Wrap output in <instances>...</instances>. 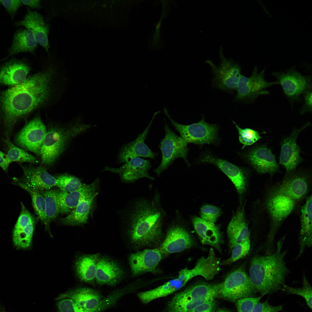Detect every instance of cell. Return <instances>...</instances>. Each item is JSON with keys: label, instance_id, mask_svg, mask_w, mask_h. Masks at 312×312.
<instances>
[{"label": "cell", "instance_id": "cell-1", "mask_svg": "<svg viewBox=\"0 0 312 312\" xmlns=\"http://www.w3.org/2000/svg\"><path fill=\"white\" fill-rule=\"evenodd\" d=\"M54 73L48 69L0 92V118L9 136L16 122L47 103L54 92Z\"/></svg>", "mask_w": 312, "mask_h": 312}, {"label": "cell", "instance_id": "cell-2", "mask_svg": "<svg viewBox=\"0 0 312 312\" xmlns=\"http://www.w3.org/2000/svg\"><path fill=\"white\" fill-rule=\"evenodd\" d=\"M126 211L123 218V233L128 246L134 249L155 246L162 237V224L165 212L159 196L136 201Z\"/></svg>", "mask_w": 312, "mask_h": 312}, {"label": "cell", "instance_id": "cell-3", "mask_svg": "<svg viewBox=\"0 0 312 312\" xmlns=\"http://www.w3.org/2000/svg\"><path fill=\"white\" fill-rule=\"evenodd\" d=\"M285 239L284 236L278 240L272 254L256 255L251 260L249 277L257 292L262 296L281 290L289 273L284 259L287 250H282Z\"/></svg>", "mask_w": 312, "mask_h": 312}, {"label": "cell", "instance_id": "cell-4", "mask_svg": "<svg viewBox=\"0 0 312 312\" xmlns=\"http://www.w3.org/2000/svg\"><path fill=\"white\" fill-rule=\"evenodd\" d=\"M90 125L79 122L68 125H55L47 131L40 152L42 164H53L64 151L69 142L88 129Z\"/></svg>", "mask_w": 312, "mask_h": 312}, {"label": "cell", "instance_id": "cell-5", "mask_svg": "<svg viewBox=\"0 0 312 312\" xmlns=\"http://www.w3.org/2000/svg\"><path fill=\"white\" fill-rule=\"evenodd\" d=\"M297 203L274 187L268 193L265 206L270 220L269 230L263 244L267 255L274 251L275 236L285 220L293 211Z\"/></svg>", "mask_w": 312, "mask_h": 312}, {"label": "cell", "instance_id": "cell-6", "mask_svg": "<svg viewBox=\"0 0 312 312\" xmlns=\"http://www.w3.org/2000/svg\"><path fill=\"white\" fill-rule=\"evenodd\" d=\"M257 293L242 266L229 273L224 281L219 283L217 298L233 302L242 298L254 297Z\"/></svg>", "mask_w": 312, "mask_h": 312}, {"label": "cell", "instance_id": "cell-7", "mask_svg": "<svg viewBox=\"0 0 312 312\" xmlns=\"http://www.w3.org/2000/svg\"><path fill=\"white\" fill-rule=\"evenodd\" d=\"M274 77L282 88L284 94L293 107L295 103L300 101L302 96L312 89L311 76L303 75L293 67L285 71L274 72Z\"/></svg>", "mask_w": 312, "mask_h": 312}, {"label": "cell", "instance_id": "cell-8", "mask_svg": "<svg viewBox=\"0 0 312 312\" xmlns=\"http://www.w3.org/2000/svg\"><path fill=\"white\" fill-rule=\"evenodd\" d=\"M266 68L258 72L255 67L251 75L247 77L241 75L237 89L236 100L246 102L254 101L259 96L268 94V88L274 85H279L277 80L269 81L265 78Z\"/></svg>", "mask_w": 312, "mask_h": 312}, {"label": "cell", "instance_id": "cell-9", "mask_svg": "<svg viewBox=\"0 0 312 312\" xmlns=\"http://www.w3.org/2000/svg\"><path fill=\"white\" fill-rule=\"evenodd\" d=\"M164 129L165 135L159 146L162 153L161 161L160 165L154 170L158 176L167 169L178 158H183L187 165H190L187 159L189 151L188 143L172 131L166 122Z\"/></svg>", "mask_w": 312, "mask_h": 312}, {"label": "cell", "instance_id": "cell-10", "mask_svg": "<svg viewBox=\"0 0 312 312\" xmlns=\"http://www.w3.org/2000/svg\"><path fill=\"white\" fill-rule=\"evenodd\" d=\"M163 110L180 137L188 144H209L214 142L217 140L218 129L216 125L207 122L203 118L196 123L188 125L181 124L171 118L166 108Z\"/></svg>", "mask_w": 312, "mask_h": 312}, {"label": "cell", "instance_id": "cell-11", "mask_svg": "<svg viewBox=\"0 0 312 312\" xmlns=\"http://www.w3.org/2000/svg\"><path fill=\"white\" fill-rule=\"evenodd\" d=\"M219 56L220 63L216 65L211 60L206 61L211 66L213 75V84L221 90L232 92L237 90L242 75L241 67L238 63L231 59H226L220 48Z\"/></svg>", "mask_w": 312, "mask_h": 312}, {"label": "cell", "instance_id": "cell-12", "mask_svg": "<svg viewBox=\"0 0 312 312\" xmlns=\"http://www.w3.org/2000/svg\"><path fill=\"white\" fill-rule=\"evenodd\" d=\"M311 186L310 174L305 170L296 169L286 173L282 181L274 187L298 203L306 196Z\"/></svg>", "mask_w": 312, "mask_h": 312}, {"label": "cell", "instance_id": "cell-13", "mask_svg": "<svg viewBox=\"0 0 312 312\" xmlns=\"http://www.w3.org/2000/svg\"><path fill=\"white\" fill-rule=\"evenodd\" d=\"M47 132L41 118L36 116L27 123L17 135L15 141L23 148L40 155Z\"/></svg>", "mask_w": 312, "mask_h": 312}, {"label": "cell", "instance_id": "cell-14", "mask_svg": "<svg viewBox=\"0 0 312 312\" xmlns=\"http://www.w3.org/2000/svg\"><path fill=\"white\" fill-rule=\"evenodd\" d=\"M64 298L73 300L78 307L85 312H100L106 308L105 299L95 289L80 287L60 294L56 300Z\"/></svg>", "mask_w": 312, "mask_h": 312}, {"label": "cell", "instance_id": "cell-15", "mask_svg": "<svg viewBox=\"0 0 312 312\" xmlns=\"http://www.w3.org/2000/svg\"><path fill=\"white\" fill-rule=\"evenodd\" d=\"M126 275V271L120 261L101 254L96 263V285L115 286L124 279Z\"/></svg>", "mask_w": 312, "mask_h": 312}, {"label": "cell", "instance_id": "cell-16", "mask_svg": "<svg viewBox=\"0 0 312 312\" xmlns=\"http://www.w3.org/2000/svg\"><path fill=\"white\" fill-rule=\"evenodd\" d=\"M21 205V212L12 231V239L16 250H26L31 245L36 219L23 203Z\"/></svg>", "mask_w": 312, "mask_h": 312}, {"label": "cell", "instance_id": "cell-17", "mask_svg": "<svg viewBox=\"0 0 312 312\" xmlns=\"http://www.w3.org/2000/svg\"><path fill=\"white\" fill-rule=\"evenodd\" d=\"M310 125L308 122L299 128L293 130L288 136L283 138L281 142L279 163L286 169V173L296 170L303 159L300 155L301 150L297 144V139L300 133Z\"/></svg>", "mask_w": 312, "mask_h": 312}, {"label": "cell", "instance_id": "cell-18", "mask_svg": "<svg viewBox=\"0 0 312 312\" xmlns=\"http://www.w3.org/2000/svg\"><path fill=\"white\" fill-rule=\"evenodd\" d=\"M20 166L23 175L21 178H14V184H23L40 191L49 190L56 186L55 177L50 174L45 167L31 164Z\"/></svg>", "mask_w": 312, "mask_h": 312}, {"label": "cell", "instance_id": "cell-19", "mask_svg": "<svg viewBox=\"0 0 312 312\" xmlns=\"http://www.w3.org/2000/svg\"><path fill=\"white\" fill-rule=\"evenodd\" d=\"M100 180L98 178L89 184L84 183L79 189L67 192L56 190V196L59 202L60 213L69 214L84 199L98 194Z\"/></svg>", "mask_w": 312, "mask_h": 312}, {"label": "cell", "instance_id": "cell-20", "mask_svg": "<svg viewBox=\"0 0 312 312\" xmlns=\"http://www.w3.org/2000/svg\"><path fill=\"white\" fill-rule=\"evenodd\" d=\"M245 157L259 174H268L272 176L279 170L274 155L265 144L255 146L246 153Z\"/></svg>", "mask_w": 312, "mask_h": 312}, {"label": "cell", "instance_id": "cell-21", "mask_svg": "<svg viewBox=\"0 0 312 312\" xmlns=\"http://www.w3.org/2000/svg\"><path fill=\"white\" fill-rule=\"evenodd\" d=\"M151 166L149 160L137 157L131 159L119 168L106 166L102 171L118 174L122 182L131 183L144 178L154 180L155 178L151 176L148 172Z\"/></svg>", "mask_w": 312, "mask_h": 312}, {"label": "cell", "instance_id": "cell-22", "mask_svg": "<svg viewBox=\"0 0 312 312\" xmlns=\"http://www.w3.org/2000/svg\"><path fill=\"white\" fill-rule=\"evenodd\" d=\"M162 258L159 249H146L132 253L128 259L131 276L135 277L147 272L155 273Z\"/></svg>", "mask_w": 312, "mask_h": 312}, {"label": "cell", "instance_id": "cell-23", "mask_svg": "<svg viewBox=\"0 0 312 312\" xmlns=\"http://www.w3.org/2000/svg\"><path fill=\"white\" fill-rule=\"evenodd\" d=\"M200 160L203 162L213 164L218 167L231 180L240 196L245 193L248 185V174L244 169L210 154L204 155Z\"/></svg>", "mask_w": 312, "mask_h": 312}, {"label": "cell", "instance_id": "cell-24", "mask_svg": "<svg viewBox=\"0 0 312 312\" xmlns=\"http://www.w3.org/2000/svg\"><path fill=\"white\" fill-rule=\"evenodd\" d=\"M159 112L154 113L147 127L134 141L125 144L121 147L118 156V163H126L137 157L155 159L157 153L153 152L145 143L144 141L156 115Z\"/></svg>", "mask_w": 312, "mask_h": 312}, {"label": "cell", "instance_id": "cell-25", "mask_svg": "<svg viewBox=\"0 0 312 312\" xmlns=\"http://www.w3.org/2000/svg\"><path fill=\"white\" fill-rule=\"evenodd\" d=\"M16 27L23 26L31 30L38 44L49 53L50 45L48 40L49 27L44 21L43 16L36 11L28 9L24 18L15 23Z\"/></svg>", "mask_w": 312, "mask_h": 312}, {"label": "cell", "instance_id": "cell-26", "mask_svg": "<svg viewBox=\"0 0 312 312\" xmlns=\"http://www.w3.org/2000/svg\"><path fill=\"white\" fill-rule=\"evenodd\" d=\"M194 244L192 237L182 226L174 225L168 230L165 238L159 249L166 254L179 252L191 247Z\"/></svg>", "mask_w": 312, "mask_h": 312}, {"label": "cell", "instance_id": "cell-27", "mask_svg": "<svg viewBox=\"0 0 312 312\" xmlns=\"http://www.w3.org/2000/svg\"><path fill=\"white\" fill-rule=\"evenodd\" d=\"M30 70L25 61L13 59L0 66V85L13 86L24 81Z\"/></svg>", "mask_w": 312, "mask_h": 312}, {"label": "cell", "instance_id": "cell-28", "mask_svg": "<svg viewBox=\"0 0 312 312\" xmlns=\"http://www.w3.org/2000/svg\"><path fill=\"white\" fill-rule=\"evenodd\" d=\"M192 221L201 243L211 246L222 252L221 246L223 240L220 226L197 216L193 217Z\"/></svg>", "mask_w": 312, "mask_h": 312}, {"label": "cell", "instance_id": "cell-29", "mask_svg": "<svg viewBox=\"0 0 312 312\" xmlns=\"http://www.w3.org/2000/svg\"><path fill=\"white\" fill-rule=\"evenodd\" d=\"M191 279L182 269L177 278L171 280L156 288L139 293L138 296L141 302L146 304L159 298L167 296L184 286Z\"/></svg>", "mask_w": 312, "mask_h": 312}, {"label": "cell", "instance_id": "cell-30", "mask_svg": "<svg viewBox=\"0 0 312 312\" xmlns=\"http://www.w3.org/2000/svg\"><path fill=\"white\" fill-rule=\"evenodd\" d=\"M312 195L307 197L301 209L300 229L298 237L299 251L296 259L302 255L306 248L312 245Z\"/></svg>", "mask_w": 312, "mask_h": 312}, {"label": "cell", "instance_id": "cell-31", "mask_svg": "<svg viewBox=\"0 0 312 312\" xmlns=\"http://www.w3.org/2000/svg\"><path fill=\"white\" fill-rule=\"evenodd\" d=\"M227 233L231 250L250 235L243 207L239 209L232 217L228 226Z\"/></svg>", "mask_w": 312, "mask_h": 312}, {"label": "cell", "instance_id": "cell-32", "mask_svg": "<svg viewBox=\"0 0 312 312\" xmlns=\"http://www.w3.org/2000/svg\"><path fill=\"white\" fill-rule=\"evenodd\" d=\"M101 255L100 253L85 254L77 259L75 269L77 275L81 281L96 286V263Z\"/></svg>", "mask_w": 312, "mask_h": 312}, {"label": "cell", "instance_id": "cell-33", "mask_svg": "<svg viewBox=\"0 0 312 312\" xmlns=\"http://www.w3.org/2000/svg\"><path fill=\"white\" fill-rule=\"evenodd\" d=\"M96 196L82 200L67 216L61 219L62 223L66 225L80 226L88 223L89 215H92L95 209Z\"/></svg>", "mask_w": 312, "mask_h": 312}, {"label": "cell", "instance_id": "cell-34", "mask_svg": "<svg viewBox=\"0 0 312 312\" xmlns=\"http://www.w3.org/2000/svg\"><path fill=\"white\" fill-rule=\"evenodd\" d=\"M38 47L32 31L28 29H20L16 31L11 47L8 51V55L4 60L14 55L21 52H29L34 55Z\"/></svg>", "mask_w": 312, "mask_h": 312}, {"label": "cell", "instance_id": "cell-35", "mask_svg": "<svg viewBox=\"0 0 312 312\" xmlns=\"http://www.w3.org/2000/svg\"><path fill=\"white\" fill-rule=\"evenodd\" d=\"M27 191L30 195L32 205L34 211L41 222L44 224L47 230L49 229V225L47 222L46 213L45 202L42 191L33 188L21 183L16 184Z\"/></svg>", "mask_w": 312, "mask_h": 312}, {"label": "cell", "instance_id": "cell-36", "mask_svg": "<svg viewBox=\"0 0 312 312\" xmlns=\"http://www.w3.org/2000/svg\"><path fill=\"white\" fill-rule=\"evenodd\" d=\"M4 141L7 146L6 155L10 163L13 162H27L31 163L38 162L35 157L15 146L9 138L4 139Z\"/></svg>", "mask_w": 312, "mask_h": 312}, {"label": "cell", "instance_id": "cell-37", "mask_svg": "<svg viewBox=\"0 0 312 312\" xmlns=\"http://www.w3.org/2000/svg\"><path fill=\"white\" fill-rule=\"evenodd\" d=\"M42 192L45 199L46 217L49 224L60 213L56 190L51 189Z\"/></svg>", "mask_w": 312, "mask_h": 312}, {"label": "cell", "instance_id": "cell-38", "mask_svg": "<svg viewBox=\"0 0 312 312\" xmlns=\"http://www.w3.org/2000/svg\"><path fill=\"white\" fill-rule=\"evenodd\" d=\"M281 290L287 294L302 296L305 300L308 306L312 309V287L304 274L303 276L302 287H294L284 284L283 285Z\"/></svg>", "mask_w": 312, "mask_h": 312}, {"label": "cell", "instance_id": "cell-39", "mask_svg": "<svg viewBox=\"0 0 312 312\" xmlns=\"http://www.w3.org/2000/svg\"><path fill=\"white\" fill-rule=\"evenodd\" d=\"M56 186L60 190L70 192L76 190L83 185L79 178L69 174H64L57 176Z\"/></svg>", "mask_w": 312, "mask_h": 312}, {"label": "cell", "instance_id": "cell-40", "mask_svg": "<svg viewBox=\"0 0 312 312\" xmlns=\"http://www.w3.org/2000/svg\"><path fill=\"white\" fill-rule=\"evenodd\" d=\"M250 248V235L244 241L236 245L232 250L231 256L220 263L223 265H229L245 257Z\"/></svg>", "mask_w": 312, "mask_h": 312}, {"label": "cell", "instance_id": "cell-41", "mask_svg": "<svg viewBox=\"0 0 312 312\" xmlns=\"http://www.w3.org/2000/svg\"><path fill=\"white\" fill-rule=\"evenodd\" d=\"M233 122L238 131L239 141L243 145L242 149L253 144L262 138L258 131L248 128H242L235 122Z\"/></svg>", "mask_w": 312, "mask_h": 312}, {"label": "cell", "instance_id": "cell-42", "mask_svg": "<svg viewBox=\"0 0 312 312\" xmlns=\"http://www.w3.org/2000/svg\"><path fill=\"white\" fill-rule=\"evenodd\" d=\"M221 213V210L219 208L208 204L202 206L200 210L201 218L214 223Z\"/></svg>", "mask_w": 312, "mask_h": 312}, {"label": "cell", "instance_id": "cell-43", "mask_svg": "<svg viewBox=\"0 0 312 312\" xmlns=\"http://www.w3.org/2000/svg\"><path fill=\"white\" fill-rule=\"evenodd\" d=\"M263 296L249 297L240 299L236 301L237 312H252L256 304Z\"/></svg>", "mask_w": 312, "mask_h": 312}, {"label": "cell", "instance_id": "cell-44", "mask_svg": "<svg viewBox=\"0 0 312 312\" xmlns=\"http://www.w3.org/2000/svg\"><path fill=\"white\" fill-rule=\"evenodd\" d=\"M57 301L56 305L58 312H85L70 298H64Z\"/></svg>", "mask_w": 312, "mask_h": 312}, {"label": "cell", "instance_id": "cell-45", "mask_svg": "<svg viewBox=\"0 0 312 312\" xmlns=\"http://www.w3.org/2000/svg\"><path fill=\"white\" fill-rule=\"evenodd\" d=\"M0 3L12 19L14 18L18 9L23 5L21 0H0Z\"/></svg>", "mask_w": 312, "mask_h": 312}, {"label": "cell", "instance_id": "cell-46", "mask_svg": "<svg viewBox=\"0 0 312 312\" xmlns=\"http://www.w3.org/2000/svg\"><path fill=\"white\" fill-rule=\"evenodd\" d=\"M283 306L282 305L276 306L271 305L267 300L257 303L252 312H278L282 310Z\"/></svg>", "mask_w": 312, "mask_h": 312}, {"label": "cell", "instance_id": "cell-47", "mask_svg": "<svg viewBox=\"0 0 312 312\" xmlns=\"http://www.w3.org/2000/svg\"><path fill=\"white\" fill-rule=\"evenodd\" d=\"M312 89L309 90L303 94L304 103L299 110L300 114L302 115L307 112H312Z\"/></svg>", "mask_w": 312, "mask_h": 312}, {"label": "cell", "instance_id": "cell-48", "mask_svg": "<svg viewBox=\"0 0 312 312\" xmlns=\"http://www.w3.org/2000/svg\"><path fill=\"white\" fill-rule=\"evenodd\" d=\"M215 304V300L207 301L197 305L188 312H213Z\"/></svg>", "mask_w": 312, "mask_h": 312}, {"label": "cell", "instance_id": "cell-49", "mask_svg": "<svg viewBox=\"0 0 312 312\" xmlns=\"http://www.w3.org/2000/svg\"><path fill=\"white\" fill-rule=\"evenodd\" d=\"M23 5H26L30 8L40 9L41 8L40 0H21Z\"/></svg>", "mask_w": 312, "mask_h": 312}, {"label": "cell", "instance_id": "cell-50", "mask_svg": "<svg viewBox=\"0 0 312 312\" xmlns=\"http://www.w3.org/2000/svg\"><path fill=\"white\" fill-rule=\"evenodd\" d=\"M10 164L6 154L0 151V167L4 171H6Z\"/></svg>", "mask_w": 312, "mask_h": 312}, {"label": "cell", "instance_id": "cell-51", "mask_svg": "<svg viewBox=\"0 0 312 312\" xmlns=\"http://www.w3.org/2000/svg\"><path fill=\"white\" fill-rule=\"evenodd\" d=\"M213 312H230L228 310L223 309H219L216 311Z\"/></svg>", "mask_w": 312, "mask_h": 312}, {"label": "cell", "instance_id": "cell-52", "mask_svg": "<svg viewBox=\"0 0 312 312\" xmlns=\"http://www.w3.org/2000/svg\"><path fill=\"white\" fill-rule=\"evenodd\" d=\"M0 312H5L4 311H0Z\"/></svg>", "mask_w": 312, "mask_h": 312}]
</instances>
